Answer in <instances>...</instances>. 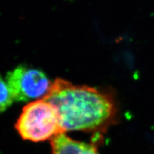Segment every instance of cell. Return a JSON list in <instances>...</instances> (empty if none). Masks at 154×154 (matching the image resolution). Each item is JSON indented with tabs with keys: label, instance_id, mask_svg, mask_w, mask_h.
Here are the masks:
<instances>
[{
	"label": "cell",
	"instance_id": "obj_1",
	"mask_svg": "<svg viewBox=\"0 0 154 154\" xmlns=\"http://www.w3.org/2000/svg\"><path fill=\"white\" fill-rule=\"evenodd\" d=\"M43 99L55 109L64 133L103 131L113 122L116 114L113 98L109 93L59 78L53 82Z\"/></svg>",
	"mask_w": 154,
	"mask_h": 154
},
{
	"label": "cell",
	"instance_id": "obj_2",
	"mask_svg": "<svg viewBox=\"0 0 154 154\" xmlns=\"http://www.w3.org/2000/svg\"><path fill=\"white\" fill-rule=\"evenodd\" d=\"M16 128L23 139L38 142L51 139L64 133L54 107L41 99L24 107Z\"/></svg>",
	"mask_w": 154,
	"mask_h": 154
},
{
	"label": "cell",
	"instance_id": "obj_3",
	"mask_svg": "<svg viewBox=\"0 0 154 154\" xmlns=\"http://www.w3.org/2000/svg\"><path fill=\"white\" fill-rule=\"evenodd\" d=\"M5 80L14 100L17 102L43 99L52 84L41 70L23 66L9 71Z\"/></svg>",
	"mask_w": 154,
	"mask_h": 154
},
{
	"label": "cell",
	"instance_id": "obj_4",
	"mask_svg": "<svg viewBox=\"0 0 154 154\" xmlns=\"http://www.w3.org/2000/svg\"><path fill=\"white\" fill-rule=\"evenodd\" d=\"M51 146V154H99L94 143L75 141L65 133L53 138Z\"/></svg>",
	"mask_w": 154,
	"mask_h": 154
},
{
	"label": "cell",
	"instance_id": "obj_5",
	"mask_svg": "<svg viewBox=\"0 0 154 154\" xmlns=\"http://www.w3.org/2000/svg\"><path fill=\"white\" fill-rule=\"evenodd\" d=\"M14 98L5 79L0 75V113L4 112L14 102Z\"/></svg>",
	"mask_w": 154,
	"mask_h": 154
}]
</instances>
